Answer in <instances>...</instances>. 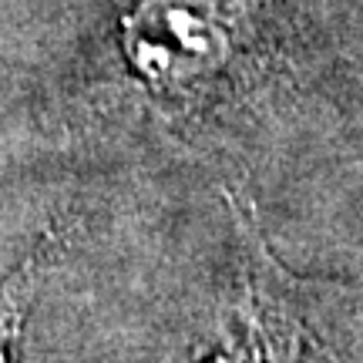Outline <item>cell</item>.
Returning <instances> with one entry per match:
<instances>
[{
    "mask_svg": "<svg viewBox=\"0 0 363 363\" xmlns=\"http://www.w3.org/2000/svg\"><path fill=\"white\" fill-rule=\"evenodd\" d=\"M283 0H121L115 57L125 91L182 145L259 101L279 67Z\"/></svg>",
    "mask_w": 363,
    "mask_h": 363,
    "instance_id": "cell-1",
    "label": "cell"
},
{
    "mask_svg": "<svg viewBox=\"0 0 363 363\" xmlns=\"http://www.w3.org/2000/svg\"><path fill=\"white\" fill-rule=\"evenodd\" d=\"M219 202L229 222L225 262L202 316L165 363H347L337 330L363 299L289 269L239 189L219 185Z\"/></svg>",
    "mask_w": 363,
    "mask_h": 363,
    "instance_id": "cell-2",
    "label": "cell"
},
{
    "mask_svg": "<svg viewBox=\"0 0 363 363\" xmlns=\"http://www.w3.org/2000/svg\"><path fill=\"white\" fill-rule=\"evenodd\" d=\"M65 246L67 229L54 222L48 229H40L30 249L0 276V363L27 360V326Z\"/></svg>",
    "mask_w": 363,
    "mask_h": 363,
    "instance_id": "cell-3",
    "label": "cell"
}]
</instances>
